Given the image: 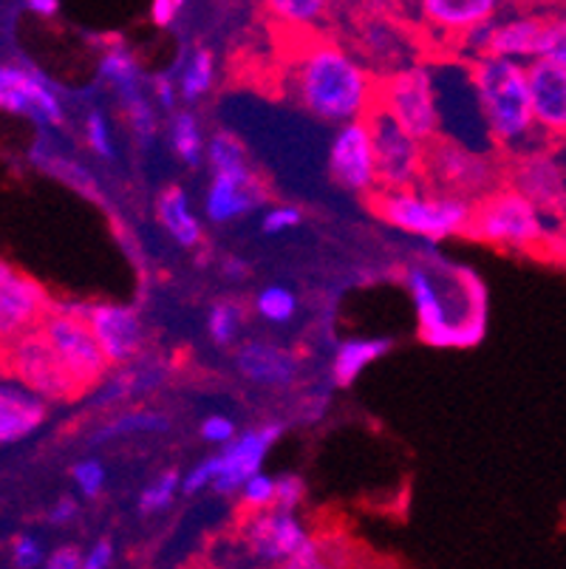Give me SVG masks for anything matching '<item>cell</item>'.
I'll list each match as a JSON object with an SVG mask.
<instances>
[{
  "label": "cell",
  "instance_id": "obj_47",
  "mask_svg": "<svg viewBox=\"0 0 566 569\" xmlns=\"http://www.w3.org/2000/svg\"><path fill=\"white\" fill-rule=\"evenodd\" d=\"M153 91H156V100H159V106L168 108V111H173V108H176V88H173V82H170V77H165V74L156 77Z\"/></svg>",
  "mask_w": 566,
  "mask_h": 569
},
{
  "label": "cell",
  "instance_id": "obj_2",
  "mask_svg": "<svg viewBox=\"0 0 566 569\" xmlns=\"http://www.w3.org/2000/svg\"><path fill=\"white\" fill-rule=\"evenodd\" d=\"M470 82L490 137L518 159L542 153L536 151L538 126L529 100L527 66L498 57H476L470 63Z\"/></svg>",
  "mask_w": 566,
  "mask_h": 569
},
{
  "label": "cell",
  "instance_id": "obj_40",
  "mask_svg": "<svg viewBox=\"0 0 566 569\" xmlns=\"http://www.w3.org/2000/svg\"><path fill=\"white\" fill-rule=\"evenodd\" d=\"M304 482H300L298 476H284V479H278L275 482V507L278 510H287V513H292L295 507L304 501Z\"/></svg>",
  "mask_w": 566,
  "mask_h": 569
},
{
  "label": "cell",
  "instance_id": "obj_32",
  "mask_svg": "<svg viewBox=\"0 0 566 569\" xmlns=\"http://www.w3.org/2000/svg\"><path fill=\"white\" fill-rule=\"evenodd\" d=\"M100 74L106 80H111L119 91H128V88H139V66L131 54L125 49H113L102 57Z\"/></svg>",
  "mask_w": 566,
  "mask_h": 569
},
{
  "label": "cell",
  "instance_id": "obj_48",
  "mask_svg": "<svg viewBox=\"0 0 566 569\" xmlns=\"http://www.w3.org/2000/svg\"><path fill=\"white\" fill-rule=\"evenodd\" d=\"M77 516V501L75 499H60L54 507H51L49 521L51 525H69Z\"/></svg>",
  "mask_w": 566,
  "mask_h": 569
},
{
  "label": "cell",
  "instance_id": "obj_25",
  "mask_svg": "<svg viewBox=\"0 0 566 569\" xmlns=\"http://www.w3.org/2000/svg\"><path fill=\"white\" fill-rule=\"evenodd\" d=\"M159 219H162V224L168 227V232L181 247H196L201 241V224L196 221V216L190 213L185 190H165L162 199H159Z\"/></svg>",
  "mask_w": 566,
  "mask_h": 569
},
{
  "label": "cell",
  "instance_id": "obj_37",
  "mask_svg": "<svg viewBox=\"0 0 566 569\" xmlns=\"http://www.w3.org/2000/svg\"><path fill=\"white\" fill-rule=\"evenodd\" d=\"M71 476H75L77 488H80L82 496H88V499H97L102 485H106V470H102V465L97 462V459H82V462H77Z\"/></svg>",
  "mask_w": 566,
  "mask_h": 569
},
{
  "label": "cell",
  "instance_id": "obj_3",
  "mask_svg": "<svg viewBox=\"0 0 566 569\" xmlns=\"http://www.w3.org/2000/svg\"><path fill=\"white\" fill-rule=\"evenodd\" d=\"M479 278L470 269H450L448 281L434 276L428 263L408 269V289L417 303L419 335L430 346H474L485 335V309L456 307V295H465Z\"/></svg>",
  "mask_w": 566,
  "mask_h": 569
},
{
  "label": "cell",
  "instance_id": "obj_4",
  "mask_svg": "<svg viewBox=\"0 0 566 569\" xmlns=\"http://www.w3.org/2000/svg\"><path fill=\"white\" fill-rule=\"evenodd\" d=\"M366 126L371 133L374 162H377V190L386 193H414L423 188L425 144L399 126L377 97L366 111Z\"/></svg>",
  "mask_w": 566,
  "mask_h": 569
},
{
  "label": "cell",
  "instance_id": "obj_50",
  "mask_svg": "<svg viewBox=\"0 0 566 569\" xmlns=\"http://www.w3.org/2000/svg\"><path fill=\"white\" fill-rule=\"evenodd\" d=\"M225 272H227V276H230V278H241L244 272H247V269H244V261H236V258H227Z\"/></svg>",
  "mask_w": 566,
  "mask_h": 569
},
{
  "label": "cell",
  "instance_id": "obj_18",
  "mask_svg": "<svg viewBox=\"0 0 566 569\" xmlns=\"http://www.w3.org/2000/svg\"><path fill=\"white\" fill-rule=\"evenodd\" d=\"M88 326H91L93 338H97L102 355L111 366L128 363L131 357H137L139 346H142V323H139V315L131 307H113V303L91 307Z\"/></svg>",
  "mask_w": 566,
  "mask_h": 569
},
{
  "label": "cell",
  "instance_id": "obj_35",
  "mask_svg": "<svg viewBox=\"0 0 566 569\" xmlns=\"http://www.w3.org/2000/svg\"><path fill=\"white\" fill-rule=\"evenodd\" d=\"M238 323H241V309H238L236 303H216L210 312V320H207V326H210V338L216 340L218 346L232 343V338H236L238 332Z\"/></svg>",
  "mask_w": 566,
  "mask_h": 569
},
{
  "label": "cell",
  "instance_id": "obj_26",
  "mask_svg": "<svg viewBox=\"0 0 566 569\" xmlns=\"http://www.w3.org/2000/svg\"><path fill=\"white\" fill-rule=\"evenodd\" d=\"M212 77H216V66H212V54L207 49H196L190 63H187L185 77H181V97L187 102L199 100L212 88Z\"/></svg>",
  "mask_w": 566,
  "mask_h": 569
},
{
  "label": "cell",
  "instance_id": "obj_49",
  "mask_svg": "<svg viewBox=\"0 0 566 569\" xmlns=\"http://www.w3.org/2000/svg\"><path fill=\"white\" fill-rule=\"evenodd\" d=\"M29 9L34 14H40V18H54L60 12V3L57 0H31Z\"/></svg>",
  "mask_w": 566,
  "mask_h": 569
},
{
  "label": "cell",
  "instance_id": "obj_29",
  "mask_svg": "<svg viewBox=\"0 0 566 569\" xmlns=\"http://www.w3.org/2000/svg\"><path fill=\"white\" fill-rule=\"evenodd\" d=\"M173 148L187 164H199L201 159V131L199 119L190 111L176 113L173 119Z\"/></svg>",
  "mask_w": 566,
  "mask_h": 569
},
{
  "label": "cell",
  "instance_id": "obj_24",
  "mask_svg": "<svg viewBox=\"0 0 566 569\" xmlns=\"http://www.w3.org/2000/svg\"><path fill=\"white\" fill-rule=\"evenodd\" d=\"M388 349H391V340H349V343H342L335 355V366H331L337 386H351L363 375V369L371 366L374 360H380Z\"/></svg>",
  "mask_w": 566,
  "mask_h": 569
},
{
  "label": "cell",
  "instance_id": "obj_19",
  "mask_svg": "<svg viewBox=\"0 0 566 569\" xmlns=\"http://www.w3.org/2000/svg\"><path fill=\"white\" fill-rule=\"evenodd\" d=\"M280 437V426H264L258 431L241 433V439L230 442L225 453H221V473L216 479V493L232 496L247 485V479L258 473L264 465L269 445Z\"/></svg>",
  "mask_w": 566,
  "mask_h": 569
},
{
  "label": "cell",
  "instance_id": "obj_41",
  "mask_svg": "<svg viewBox=\"0 0 566 569\" xmlns=\"http://www.w3.org/2000/svg\"><path fill=\"white\" fill-rule=\"evenodd\" d=\"M12 558L18 569H34L38 563H43V547L31 536H18L12 545Z\"/></svg>",
  "mask_w": 566,
  "mask_h": 569
},
{
  "label": "cell",
  "instance_id": "obj_23",
  "mask_svg": "<svg viewBox=\"0 0 566 569\" xmlns=\"http://www.w3.org/2000/svg\"><path fill=\"white\" fill-rule=\"evenodd\" d=\"M419 9H423L425 20L434 23L436 29L470 38L474 32L490 26L498 7L490 0H425V3H419Z\"/></svg>",
  "mask_w": 566,
  "mask_h": 569
},
{
  "label": "cell",
  "instance_id": "obj_1",
  "mask_svg": "<svg viewBox=\"0 0 566 569\" xmlns=\"http://www.w3.org/2000/svg\"><path fill=\"white\" fill-rule=\"evenodd\" d=\"M287 91L324 122L349 126L366 117L377 82L331 40H300L287 60Z\"/></svg>",
  "mask_w": 566,
  "mask_h": 569
},
{
  "label": "cell",
  "instance_id": "obj_15",
  "mask_svg": "<svg viewBox=\"0 0 566 569\" xmlns=\"http://www.w3.org/2000/svg\"><path fill=\"white\" fill-rule=\"evenodd\" d=\"M547 29L549 18H538V14H524V18L505 20L498 26H485V29L476 32V38H481L476 43L481 51L479 57H498V60H522V57H527L529 63L542 60Z\"/></svg>",
  "mask_w": 566,
  "mask_h": 569
},
{
  "label": "cell",
  "instance_id": "obj_42",
  "mask_svg": "<svg viewBox=\"0 0 566 569\" xmlns=\"http://www.w3.org/2000/svg\"><path fill=\"white\" fill-rule=\"evenodd\" d=\"M300 210H295V207H275V210H269L267 216H264L261 221V230L267 232V236H275V232H287L292 230V227L300 224Z\"/></svg>",
  "mask_w": 566,
  "mask_h": 569
},
{
  "label": "cell",
  "instance_id": "obj_16",
  "mask_svg": "<svg viewBox=\"0 0 566 569\" xmlns=\"http://www.w3.org/2000/svg\"><path fill=\"white\" fill-rule=\"evenodd\" d=\"M529 100L536 126L544 137H553L558 142L566 139V66L553 60H533L527 63Z\"/></svg>",
  "mask_w": 566,
  "mask_h": 569
},
{
  "label": "cell",
  "instance_id": "obj_21",
  "mask_svg": "<svg viewBox=\"0 0 566 569\" xmlns=\"http://www.w3.org/2000/svg\"><path fill=\"white\" fill-rule=\"evenodd\" d=\"M46 419V400L29 386L14 380H0V445L18 442L38 431Z\"/></svg>",
  "mask_w": 566,
  "mask_h": 569
},
{
  "label": "cell",
  "instance_id": "obj_27",
  "mask_svg": "<svg viewBox=\"0 0 566 569\" xmlns=\"http://www.w3.org/2000/svg\"><path fill=\"white\" fill-rule=\"evenodd\" d=\"M168 428V419L159 417V413H148V411H139V413H125V417L113 419L108 426H102L100 431L93 433L91 442H106V439L113 437H125V433H139V431H165Z\"/></svg>",
  "mask_w": 566,
  "mask_h": 569
},
{
  "label": "cell",
  "instance_id": "obj_17",
  "mask_svg": "<svg viewBox=\"0 0 566 569\" xmlns=\"http://www.w3.org/2000/svg\"><path fill=\"white\" fill-rule=\"evenodd\" d=\"M513 188L549 219L566 210V176L553 153H533V157L518 159Z\"/></svg>",
  "mask_w": 566,
  "mask_h": 569
},
{
  "label": "cell",
  "instance_id": "obj_11",
  "mask_svg": "<svg viewBox=\"0 0 566 569\" xmlns=\"http://www.w3.org/2000/svg\"><path fill=\"white\" fill-rule=\"evenodd\" d=\"M12 369L23 386H29L34 395L43 400H75L80 397V388L62 369L60 357L49 346L40 329H31L20 340L12 343Z\"/></svg>",
  "mask_w": 566,
  "mask_h": 569
},
{
  "label": "cell",
  "instance_id": "obj_8",
  "mask_svg": "<svg viewBox=\"0 0 566 569\" xmlns=\"http://www.w3.org/2000/svg\"><path fill=\"white\" fill-rule=\"evenodd\" d=\"M374 97L386 106V111L397 119L405 131L417 142L428 144L439 137V108L430 74L419 66L394 71L374 86Z\"/></svg>",
  "mask_w": 566,
  "mask_h": 569
},
{
  "label": "cell",
  "instance_id": "obj_33",
  "mask_svg": "<svg viewBox=\"0 0 566 569\" xmlns=\"http://www.w3.org/2000/svg\"><path fill=\"white\" fill-rule=\"evenodd\" d=\"M125 102V111H128V119H131V128L137 133V139L142 144H148L150 139L156 137V117L153 108L148 106L142 94H139V88H128V91H119Z\"/></svg>",
  "mask_w": 566,
  "mask_h": 569
},
{
  "label": "cell",
  "instance_id": "obj_9",
  "mask_svg": "<svg viewBox=\"0 0 566 569\" xmlns=\"http://www.w3.org/2000/svg\"><path fill=\"white\" fill-rule=\"evenodd\" d=\"M40 332L46 335L54 355L60 357L62 369L69 371L75 386L80 388V395H86L88 388L97 386L108 375V366L111 363L102 355L100 343H97L91 326L86 320H77L71 315H62L60 309H54V312H49L43 318Z\"/></svg>",
  "mask_w": 566,
  "mask_h": 569
},
{
  "label": "cell",
  "instance_id": "obj_7",
  "mask_svg": "<svg viewBox=\"0 0 566 569\" xmlns=\"http://www.w3.org/2000/svg\"><path fill=\"white\" fill-rule=\"evenodd\" d=\"M465 236L524 250L547 241V221L516 188H498L496 193L476 201Z\"/></svg>",
  "mask_w": 566,
  "mask_h": 569
},
{
  "label": "cell",
  "instance_id": "obj_10",
  "mask_svg": "<svg viewBox=\"0 0 566 569\" xmlns=\"http://www.w3.org/2000/svg\"><path fill=\"white\" fill-rule=\"evenodd\" d=\"M238 541L252 558L264 563H284L298 556L311 541L298 519L287 510L269 507L261 513H244L238 521Z\"/></svg>",
  "mask_w": 566,
  "mask_h": 569
},
{
  "label": "cell",
  "instance_id": "obj_6",
  "mask_svg": "<svg viewBox=\"0 0 566 569\" xmlns=\"http://www.w3.org/2000/svg\"><path fill=\"white\" fill-rule=\"evenodd\" d=\"M428 193L448 199H485L498 190V176L490 159L467 151L454 139L436 137L425 144V176Z\"/></svg>",
  "mask_w": 566,
  "mask_h": 569
},
{
  "label": "cell",
  "instance_id": "obj_31",
  "mask_svg": "<svg viewBox=\"0 0 566 569\" xmlns=\"http://www.w3.org/2000/svg\"><path fill=\"white\" fill-rule=\"evenodd\" d=\"M324 0H272L269 3V12L280 20V23L295 26V29H306L309 23L320 18V12H326Z\"/></svg>",
  "mask_w": 566,
  "mask_h": 569
},
{
  "label": "cell",
  "instance_id": "obj_22",
  "mask_svg": "<svg viewBox=\"0 0 566 569\" xmlns=\"http://www.w3.org/2000/svg\"><path fill=\"white\" fill-rule=\"evenodd\" d=\"M236 366L247 380L261 386H287L298 375V357L278 343L249 340L238 349Z\"/></svg>",
  "mask_w": 566,
  "mask_h": 569
},
{
  "label": "cell",
  "instance_id": "obj_14",
  "mask_svg": "<svg viewBox=\"0 0 566 569\" xmlns=\"http://www.w3.org/2000/svg\"><path fill=\"white\" fill-rule=\"evenodd\" d=\"M0 111L23 113L43 126H60L62 108L46 80L31 69L0 63Z\"/></svg>",
  "mask_w": 566,
  "mask_h": 569
},
{
  "label": "cell",
  "instance_id": "obj_28",
  "mask_svg": "<svg viewBox=\"0 0 566 569\" xmlns=\"http://www.w3.org/2000/svg\"><path fill=\"white\" fill-rule=\"evenodd\" d=\"M210 162L216 173H238V170H247V153H244V144L238 142L232 133L221 131L210 139Z\"/></svg>",
  "mask_w": 566,
  "mask_h": 569
},
{
  "label": "cell",
  "instance_id": "obj_20",
  "mask_svg": "<svg viewBox=\"0 0 566 569\" xmlns=\"http://www.w3.org/2000/svg\"><path fill=\"white\" fill-rule=\"evenodd\" d=\"M261 201H267V193H264L261 179L249 168L238 173H216L207 193V216L216 224H227L236 216L249 213Z\"/></svg>",
  "mask_w": 566,
  "mask_h": 569
},
{
  "label": "cell",
  "instance_id": "obj_38",
  "mask_svg": "<svg viewBox=\"0 0 566 569\" xmlns=\"http://www.w3.org/2000/svg\"><path fill=\"white\" fill-rule=\"evenodd\" d=\"M86 139L88 144L93 148V153H100V157L111 159L113 157V142H111V131H108V122L100 111H91L86 119Z\"/></svg>",
  "mask_w": 566,
  "mask_h": 569
},
{
  "label": "cell",
  "instance_id": "obj_44",
  "mask_svg": "<svg viewBox=\"0 0 566 569\" xmlns=\"http://www.w3.org/2000/svg\"><path fill=\"white\" fill-rule=\"evenodd\" d=\"M46 569H82V556L77 547H60L46 558Z\"/></svg>",
  "mask_w": 566,
  "mask_h": 569
},
{
  "label": "cell",
  "instance_id": "obj_12",
  "mask_svg": "<svg viewBox=\"0 0 566 569\" xmlns=\"http://www.w3.org/2000/svg\"><path fill=\"white\" fill-rule=\"evenodd\" d=\"M46 309L43 289L12 267L0 263V343H14L31 329H38Z\"/></svg>",
  "mask_w": 566,
  "mask_h": 569
},
{
  "label": "cell",
  "instance_id": "obj_46",
  "mask_svg": "<svg viewBox=\"0 0 566 569\" xmlns=\"http://www.w3.org/2000/svg\"><path fill=\"white\" fill-rule=\"evenodd\" d=\"M181 9V0H153V7H150V14H153L156 26H170L176 20Z\"/></svg>",
  "mask_w": 566,
  "mask_h": 569
},
{
  "label": "cell",
  "instance_id": "obj_30",
  "mask_svg": "<svg viewBox=\"0 0 566 569\" xmlns=\"http://www.w3.org/2000/svg\"><path fill=\"white\" fill-rule=\"evenodd\" d=\"M256 309L269 323H287L298 312V298L287 287H269L256 298Z\"/></svg>",
  "mask_w": 566,
  "mask_h": 569
},
{
  "label": "cell",
  "instance_id": "obj_45",
  "mask_svg": "<svg viewBox=\"0 0 566 569\" xmlns=\"http://www.w3.org/2000/svg\"><path fill=\"white\" fill-rule=\"evenodd\" d=\"M111 558H113L111 541L102 538V541H97V545L91 547V552L82 558V569H108L111 567Z\"/></svg>",
  "mask_w": 566,
  "mask_h": 569
},
{
  "label": "cell",
  "instance_id": "obj_36",
  "mask_svg": "<svg viewBox=\"0 0 566 569\" xmlns=\"http://www.w3.org/2000/svg\"><path fill=\"white\" fill-rule=\"evenodd\" d=\"M241 501L244 513H261L275 507V479L269 476L256 473L252 479H247V485L241 488Z\"/></svg>",
  "mask_w": 566,
  "mask_h": 569
},
{
  "label": "cell",
  "instance_id": "obj_39",
  "mask_svg": "<svg viewBox=\"0 0 566 569\" xmlns=\"http://www.w3.org/2000/svg\"><path fill=\"white\" fill-rule=\"evenodd\" d=\"M218 473H221V457L205 459V462L196 465V468L187 473L185 485H181V493L193 496V493H199V490H205L207 485H216Z\"/></svg>",
  "mask_w": 566,
  "mask_h": 569
},
{
  "label": "cell",
  "instance_id": "obj_13",
  "mask_svg": "<svg viewBox=\"0 0 566 569\" xmlns=\"http://www.w3.org/2000/svg\"><path fill=\"white\" fill-rule=\"evenodd\" d=\"M329 170L340 188L368 193L377 188V162H374V144L366 119H357L337 131L329 153Z\"/></svg>",
  "mask_w": 566,
  "mask_h": 569
},
{
  "label": "cell",
  "instance_id": "obj_34",
  "mask_svg": "<svg viewBox=\"0 0 566 569\" xmlns=\"http://www.w3.org/2000/svg\"><path fill=\"white\" fill-rule=\"evenodd\" d=\"M176 488H179V470H165V473L159 476L153 485H148V488L142 490V496H139V513L150 516L165 510V507L173 501Z\"/></svg>",
  "mask_w": 566,
  "mask_h": 569
},
{
  "label": "cell",
  "instance_id": "obj_43",
  "mask_svg": "<svg viewBox=\"0 0 566 569\" xmlns=\"http://www.w3.org/2000/svg\"><path fill=\"white\" fill-rule=\"evenodd\" d=\"M201 437L207 442L225 445V442H236V422L230 417H210L205 419V426H201Z\"/></svg>",
  "mask_w": 566,
  "mask_h": 569
},
{
  "label": "cell",
  "instance_id": "obj_5",
  "mask_svg": "<svg viewBox=\"0 0 566 569\" xmlns=\"http://www.w3.org/2000/svg\"><path fill=\"white\" fill-rule=\"evenodd\" d=\"M368 199H374V213L386 219L388 224L399 227L405 232H414V236L430 238V241H439V238L448 236H465L470 216H474L470 201L419 193V190H414V193H386V190H377Z\"/></svg>",
  "mask_w": 566,
  "mask_h": 569
}]
</instances>
